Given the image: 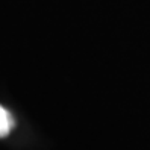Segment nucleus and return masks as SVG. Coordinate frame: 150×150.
I'll use <instances>...</instances> for the list:
<instances>
[{
    "label": "nucleus",
    "mask_w": 150,
    "mask_h": 150,
    "mask_svg": "<svg viewBox=\"0 0 150 150\" xmlns=\"http://www.w3.org/2000/svg\"><path fill=\"white\" fill-rule=\"evenodd\" d=\"M14 127H15V120L12 117V114L5 106L0 105V138L8 137Z\"/></svg>",
    "instance_id": "nucleus-1"
}]
</instances>
